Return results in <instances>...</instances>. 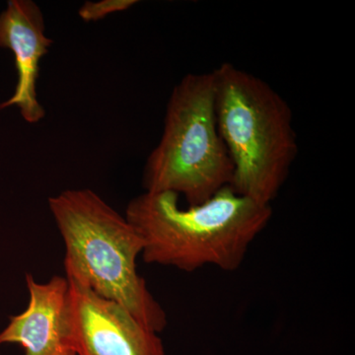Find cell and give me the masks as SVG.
<instances>
[{
    "label": "cell",
    "instance_id": "1",
    "mask_svg": "<svg viewBox=\"0 0 355 355\" xmlns=\"http://www.w3.org/2000/svg\"><path fill=\"white\" fill-rule=\"evenodd\" d=\"M179 198L144 191L128 202L125 217L141 238L147 263L187 272L207 266L233 272L272 216V205L239 195L230 186L186 209Z\"/></svg>",
    "mask_w": 355,
    "mask_h": 355
},
{
    "label": "cell",
    "instance_id": "2",
    "mask_svg": "<svg viewBox=\"0 0 355 355\" xmlns=\"http://www.w3.org/2000/svg\"><path fill=\"white\" fill-rule=\"evenodd\" d=\"M65 248V277L125 308L155 333L167 315L137 272L142 240L125 216L89 189L67 190L49 198Z\"/></svg>",
    "mask_w": 355,
    "mask_h": 355
},
{
    "label": "cell",
    "instance_id": "3",
    "mask_svg": "<svg viewBox=\"0 0 355 355\" xmlns=\"http://www.w3.org/2000/svg\"><path fill=\"white\" fill-rule=\"evenodd\" d=\"M212 73L217 127L234 169L230 187L272 205L298 154L291 107L270 84L230 62Z\"/></svg>",
    "mask_w": 355,
    "mask_h": 355
},
{
    "label": "cell",
    "instance_id": "4",
    "mask_svg": "<svg viewBox=\"0 0 355 355\" xmlns=\"http://www.w3.org/2000/svg\"><path fill=\"white\" fill-rule=\"evenodd\" d=\"M233 164L219 133L211 72L187 74L173 89L164 128L144 170V188L200 205L231 186Z\"/></svg>",
    "mask_w": 355,
    "mask_h": 355
},
{
    "label": "cell",
    "instance_id": "5",
    "mask_svg": "<svg viewBox=\"0 0 355 355\" xmlns=\"http://www.w3.org/2000/svg\"><path fill=\"white\" fill-rule=\"evenodd\" d=\"M67 279L77 355H166L158 334L137 321L125 308L76 280Z\"/></svg>",
    "mask_w": 355,
    "mask_h": 355
},
{
    "label": "cell",
    "instance_id": "6",
    "mask_svg": "<svg viewBox=\"0 0 355 355\" xmlns=\"http://www.w3.org/2000/svg\"><path fill=\"white\" fill-rule=\"evenodd\" d=\"M26 284L29 304L0 333V345L18 343L24 355H77L70 322L69 279L55 275L41 284L28 273Z\"/></svg>",
    "mask_w": 355,
    "mask_h": 355
},
{
    "label": "cell",
    "instance_id": "7",
    "mask_svg": "<svg viewBox=\"0 0 355 355\" xmlns=\"http://www.w3.org/2000/svg\"><path fill=\"white\" fill-rule=\"evenodd\" d=\"M51 44L40 7L31 0H10L0 14V46L14 53L18 81L12 97L0 104V109L18 107L29 123L43 120L44 110L37 97V79L40 62Z\"/></svg>",
    "mask_w": 355,
    "mask_h": 355
},
{
    "label": "cell",
    "instance_id": "8",
    "mask_svg": "<svg viewBox=\"0 0 355 355\" xmlns=\"http://www.w3.org/2000/svg\"><path fill=\"white\" fill-rule=\"evenodd\" d=\"M135 0H101V1H87L79 9L81 19L86 22L104 19L111 14L128 10L135 6Z\"/></svg>",
    "mask_w": 355,
    "mask_h": 355
}]
</instances>
